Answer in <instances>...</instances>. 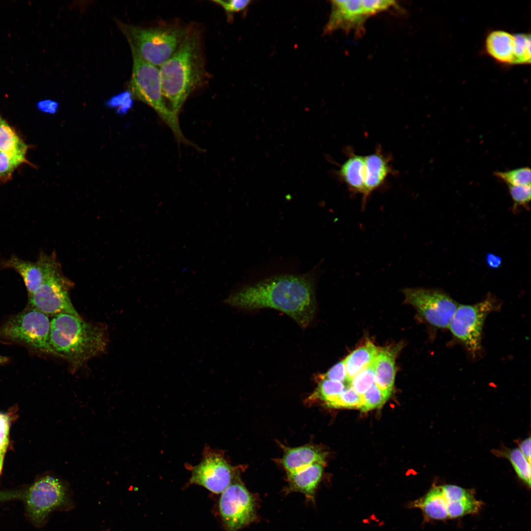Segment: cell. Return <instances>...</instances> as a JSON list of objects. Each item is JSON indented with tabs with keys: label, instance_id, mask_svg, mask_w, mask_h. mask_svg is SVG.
<instances>
[{
	"label": "cell",
	"instance_id": "2",
	"mask_svg": "<svg viewBox=\"0 0 531 531\" xmlns=\"http://www.w3.org/2000/svg\"><path fill=\"white\" fill-rule=\"evenodd\" d=\"M159 70L166 103L178 117L188 97L205 79L201 35L197 28L189 26L177 51Z\"/></svg>",
	"mask_w": 531,
	"mask_h": 531
},
{
	"label": "cell",
	"instance_id": "29",
	"mask_svg": "<svg viewBox=\"0 0 531 531\" xmlns=\"http://www.w3.org/2000/svg\"><path fill=\"white\" fill-rule=\"evenodd\" d=\"M514 37V59L513 64L531 63V35L518 33Z\"/></svg>",
	"mask_w": 531,
	"mask_h": 531
},
{
	"label": "cell",
	"instance_id": "3",
	"mask_svg": "<svg viewBox=\"0 0 531 531\" xmlns=\"http://www.w3.org/2000/svg\"><path fill=\"white\" fill-rule=\"evenodd\" d=\"M50 345L53 354L78 367L105 350L107 338L102 326L80 316L60 314L51 321Z\"/></svg>",
	"mask_w": 531,
	"mask_h": 531
},
{
	"label": "cell",
	"instance_id": "5",
	"mask_svg": "<svg viewBox=\"0 0 531 531\" xmlns=\"http://www.w3.org/2000/svg\"><path fill=\"white\" fill-rule=\"evenodd\" d=\"M130 48L133 59L130 81L132 94L155 111L171 129L178 143L192 145L183 135L178 117L173 113L166 103L159 68L143 59L132 46Z\"/></svg>",
	"mask_w": 531,
	"mask_h": 531
},
{
	"label": "cell",
	"instance_id": "8",
	"mask_svg": "<svg viewBox=\"0 0 531 531\" xmlns=\"http://www.w3.org/2000/svg\"><path fill=\"white\" fill-rule=\"evenodd\" d=\"M396 5L388 0H334L324 32L331 33L338 30L346 32L361 30L370 17L386 11Z\"/></svg>",
	"mask_w": 531,
	"mask_h": 531
},
{
	"label": "cell",
	"instance_id": "21",
	"mask_svg": "<svg viewBox=\"0 0 531 531\" xmlns=\"http://www.w3.org/2000/svg\"><path fill=\"white\" fill-rule=\"evenodd\" d=\"M340 177L350 188L355 192L364 194L365 175V157L353 154L341 166Z\"/></svg>",
	"mask_w": 531,
	"mask_h": 531
},
{
	"label": "cell",
	"instance_id": "19",
	"mask_svg": "<svg viewBox=\"0 0 531 531\" xmlns=\"http://www.w3.org/2000/svg\"><path fill=\"white\" fill-rule=\"evenodd\" d=\"M365 157L364 179L365 199L385 181L390 173L388 161L382 153L377 152Z\"/></svg>",
	"mask_w": 531,
	"mask_h": 531
},
{
	"label": "cell",
	"instance_id": "18",
	"mask_svg": "<svg viewBox=\"0 0 531 531\" xmlns=\"http://www.w3.org/2000/svg\"><path fill=\"white\" fill-rule=\"evenodd\" d=\"M485 49L488 54L497 61L513 64L514 59V37L503 30L490 32L485 41Z\"/></svg>",
	"mask_w": 531,
	"mask_h": 531
},
{
	"label": "cell",
	"instance_id": "23",
	"mask_svg": "<svg viewBox=\"0 0 531 531\" xmlns=\"http://www.w3.org/2000/svg\"><path fill=\"white\" fill-rule=\"evenodd\" d=\"M27 149L15 130L0 117V151L26 160Z\"/></svg>",
	"mask_w": 531,
	"mask_h": 531
},
{
	"label": "cell",
	"instance_id": "11",
	"mask_svg": "<svg viewBox=\"0 0 531 531\" xmlns=\"http://www.w3.org/2000/svg\"><path fill=\"white\" fill-rule=\"evenodd\" d=\"M219 505L228 531H238L256 519L255 499L238 477L221 493Z\"/></svg>",
	"mask_w": 531,
	"mask_h": 531
},
{
	"label": "cell",
	"instance_id": "20",
	"mask_svg": "<svg viewBox=\"0 0 531 531\" xmlns=\"http://www.w3.org/2000/svg\"><path fill=\"white\" fill-rule=\"evenodd\" d=\"M411 507L420 509L426 519H448L447 502L441 486H436L421 498L413 501Z\"/></svg>",
	"mask_w": 531,
	"mask_h": 531
},
{
	"label": "cell",
	"instance_id": "17",
	"mask_svg": "<svg viewBox=\"0 0 531 531\" xmlns=\"http://www.w3.org/2000/svg\"><path fill=\"white\" fill-rule=\"evenodd\" d=\"M324 464L316 463L299 471L287 473L289 489L302 493L307 499L313 501L315 490L323 475Z\"/></svg>",
	"mask_w": 531,
	"mask_h": 531
},
{
	"label": "cell",
	"instance_id": "9",
	"mask_svg": "<svg viewBox=\"0 0 531 531\" xmlns=\"http://www.w3.org/2000/svg\"><path fill=\"white\" fill-rule=\"evenodd\" d=\"M498 302L492 296L472 305H458L448 327L453 336L472 354L481 347L484 322L488 315L495 310Z\"/></svg>",
	"mask_w": 531,
	"mask_h": 531
},
{
	"label": "cell",
	"instance_id": "27",
	"mask_svg": "<svg viewBox=\"0 0 531 531\" xmlns=\"http://www.w3.org/2000/svg\"><path fill=\"white\" fill-rule=\"evenodd\" d=\"M390 395L379 388L375 384L361 395L362 406L360 410L366 412L382 407Z\"/></svg>",
	"mask_w": 531,
	"mask_h": 531
},
{
	"label": "cell",
	"instance_id": "25",
	"mask_svg": "<svg viewBox=\"0 0 531 531\" xmlns=\"http://www.w3.org/2000/svg\"><path fill=\"white\" fill-rule=\"evenodd\" d=\"M497 453L509 460L520 479L530 487L531 464L519 448L506 449Z\"/></svg>",
	"mask_w": 531,
	"mask_h": 531
},
{
	"label": "cell",
	"instance_id": "36",
	"mask_svg": "<svg viewBox=\"0 0 531 531\" xmlns=\"http://www.w3.org/2000/svg\"><path fill=\"white\" fill-rule=\"evenodd\" d=\"M9 427L8 417L0 413V455H4L8 445Z\"/></svg>",
	"mask_w": 531,
	"mask_h": 531
},
{
	"label": "cell",
	"instance_id": "7",
	"mask_svg": "<svg viewBox=\"0 0 531 531\" xmlns=\"http://www.w3.org/2000/svg\"><path fill=\"white\" fill-rule=\"evenodd\" d=\"M50 325L48 316L30 308L8 320L0 329V336L53 354L50 345Z\"/></svg>",
	"mask_w": 531,
	"mask_h": 531
},
{
	"label": "cell",
	"instance_id": "1",
	"mask_svg": "<svg viewBox=\"0 0 531 531\" xmlns=\"http://www.w3.org/2000/svg\"><path fill=\"white\" fill-rule=\"evenodd\" d=\"M314 269L305 273H281L236 289L223 300L241 310L269 308L282 311L307 327L316 310Z\"/></svg>",
	"mask_w": 531,
	"mask_h": 531
},
{
	"label": "cell",
	"instance_id": "34",
	"mask_svg": "<svg viewBox=\"0 0 531 531\" xmlns=\"http://www.w3.org/2000/svg\"><path fill=\"white\" fill-rule=\"evenodd\" d=\"M132 93L126 92L118 94L111 98L107 102L109 106L118 107V113L120 115L126 114L133 105Z\"/></svg>",
	"mask_w": 531,
	"mask_h": 531
},
{
	"label": "cell",
	"instance_id": "26",
	"mask_svg": "<svg viewBox=\"0 0 531 531\" xmlns=\"http://www.w3.org/2000/svg\"><path fill=\"white\" fill-rule=\"evenodd\" d=\"M494 174L507 186L531 184V170L528 167L506 171H497Z\"/></svg>",
	"mask_w": 531,
	"mask_h": 531
},
{
	"label": "cell",
	"instance_id": "24",
	"mask_svg": "<svg viewBox=\"0 0 531 531\" xmlns=\"http://www.w3.org/2000/svg\"><path fill=\"white\" fill-rule=\"evenodd\" d=\"M320 379L317 387L308 399L310 402L320 400L330 407L349 385L327 379Z\"/></svg>",
	"mask_w": 531,
	"mask_h": 531
},
{
	"label": "cell",
	"instance_id": "6",
	"mask_svg": "<svg viewBox=\"0 0 531 531\" xmlns=\"http://www.w3.org/2000/svg\"><path fill=\"white\" fill-rule=\"evenodd\" d=\"M66 496V488L61 481L47 475L24 489L0 492V501L20 500L24 504L29 520L39 527L43 525L53 510L64 503Z\"/></svg>",
	"mask_w": 531,
	"mask_h": 531
},
{
	"label": "cell",
	"instance_id": "38",
	"mask_svg": "<svg viewBox=\"0 0 531 531\" xmlns=\"http://www.w3.org/2000/svg\"><path fill=\"white\" fill-rule=\"evenodd\" d=\"M519 449L528 461L531 464V438L529 437L522 441L519 443Z\"/></svg>",
	"mask_w": 531,
	"mask_h": 531
},
{
	"label": "cell",
	"instance_id": "41",
	"mask_svg": "<svg viewBox=\"0 0 531 531\" xmlns=\"http://www.w3.org/2000/svg\"><path fill=\"white\" fill-rule=\"evenodd\" d=\"M7 361H8V358H7V357L3 356H2V355H0V364H1V363H3L6 362Z\"/></svg>",
	"mask_w": 531,
	"mask_h": 531
},
{
	"label": "cell",
	"instance_id": "16",
	"mask_svg": "<svg viewBox=\"0 0 531 531\" xmlns=\"http://www.w3.org/2000/svg\"><path fill=\"white\" fill-rule=\"evenodd\" d=\"M399 346L387 347L379 350L375 359V384L391 395L395 376V361Z\"/></svg>",
	"mask_w": 531,
	"mask_h": 531
},
{
	"label": "cell",
	"instance_id": "14",
	"mask_svg": "<svg viewBox=\"0 0 531 531\" xmlns=\"http://www.w3.org/2000/svg\"><path fill=\"white\" fill-rule=\"evenodd\" d=\"M0 268H11L21 276L28 295L35 292L43 283L60 269L53 255L41 253L35 262L22 260L13 255L0 261Z\"/></svg>",
	"mask_w": 531,
	"mask_h": 531
},
{
	"label": "cell",
	"instance_id": "15",
	"mask_svg": "<svg viewBox=\"0 0 531 531\" xmlns=\"http://www.w3.org/2000/svg\"><path fill=\"white\" fill-rule=\"evenodd\" d=\"M325 457L326 453L315 445L285 447L282 463L287 473H292L314 464H324Z\"/></svg>",
	"mask_w": 531,
	"mask_h": 531
},
{
	"label": "cell",
	"instance_id": "22",
	"mask_svg": "<svg viewBox=\"0 0 531 531\" xmlns=\"http://www.w3.org/2000/svg\"><path fill=\"white\" fill-rule=\"evenodd\" d=\"M379 350L373 343L368 342L354 351L344 359L349 385L358 373L374 361Z\"/></svg>",
	"mask_w": 531,
	"mask_h": 531
},
{
	"label": "cell",
	"instance_id": "40",
	"mask_svg": "<svg viewBox=\"0 0 531 531\" xmlns=\"http://www.w3.org/2000/svg\"><path fill=\"white\" fill-rule=\"evenodd\" d=\"M4 454L0 455V474L1 472L3 462Z\"/></svg>",
	"mask_w": 531,
	"mask_h": 531
},
{
	"label": "cell",
	"instance_id": "32",
	"mask_svg": "<svg viewBox=\"0 0 531 531\" xmlns=\"http://www.w3.org/2000/svg\"><path fill=\"white\" fill-rule=\"evenodd\" d=\"M509 192L513 202L514 209L518 206H527L531 201V184L520 186H508Z\"/></svg>",
	"mask_w": 531,
	"mask_h": 531
},
{
	"label": "cell",
	"instance_id": "13",
	"mask_svg": "<svg viewBox=\"0 0 531 531\" xmlns=\"http://www.w3.org/2000/svg\"><path fill=\"white\" fill-rule=\"evenodd\" d=\"M236 472L220 453L208 452L193 468L190 482L214 493H222L238 477Z\"/></svg>",
	"mask_w": 531,
	"mask_h": 531
},
{
	"label": "cell",
	"instance_id": "33",
	"mask_svg": "<svg viewBox=\"0 0 531 531\" xmlns=\"http://www.w3.org/2000/svg\"><path fill=\"white\" fill-rule=\"evenodd\" d=\"M220 6L224 10L229 20H232L233 15L247 8L252 2L249 0H212Z\"/></svg>",
	"mask_w": 531,
	"mask_h": 531
},
{
	"label": "cell",
	"instance_id": "37",
	"mask_svg": "<svg viewBox=\"0 0 531 531\" xmlns=\"http://www.w3.org/2000/svg\"><path fill=\"white\" fill-rule=\"evenodd\" d=\"M37 108L40 111L50 114H55L59 108V104L52 100H45L39 101L37 104Z\"/></svg>",
	"mask_w": 531,
	"mask_h": 531
},
{
	"label": "cell",
	"instance_id": "31",
	"mask_svg": "<svg viewBox=\"0 0 531 531\" xmlns=\"http://www.w3.org/2000/svg\"><path fill=\"white\" fill-rule=\"evenodd\" d=\"M24 163H28L27 160L0 151V181L10 180L15 169Z\"/></svg>",
	"mask_w": 531,
	"mask_h": 531
},
{
	"label": "cell",
	"instance_id": "39",
	"mask_svg": "<svg viewBox=\"0 0 531 531\" xmlns=\"http://www.w3.org/2000/svg\"><path fill=\"white\" fill-rule=\"evenodd\" d=\"M486 262L489 266L492 268L499 267L502 264V259L499 256L492 253L487 254L486 257Z\"/></svg>",
	"mask_w": 531,
	"mask_h": 531
},
{
	"label": "cell",
	"instance_id": "35",
	"mask_svg": "<svg viewBox=\"0 0 531 531\" xmlns=\"http://www.w3.org/2000/svg\"><path fill=\"white\" fill-rule=\"evenodd\" d=\"M320 376V378L344 383L349 385L347 383V372L344 360L336 364L326 373L324 375H321Z\"/></svg>",
	"mask_w": 531,
	"mask_h": 531
},
{
	"label": "cell",
	"instance_id": "4",
	"mask_svg": "<svg viewBox=\"0 0 531 531\" xmlns=\"http://www.w3.org/2000/svg\"><path fill=\"white\" fill-rule=\"evenodd\" d=\"M189 27L178 24H164L144 28L122 27L129 45L148 63L159 67L177 51Z\"/></svg>",
	"mask_w": 531,
	"mask_h": 531
},
{
	"label": "cell",
	"instance_id": "30",
	"mask_svg": "<svg viewBox=\"0 0 531 531\" xmlns=\"http://www.w3.org/2000/svg\"><path fill=\"white\" fill-rule=\"evenodd\" d=\"M361 406V395L357 393L351 386L348 385L330 407L360 409Z\"/></svg>",
	"mask_w": 531,
	"mask_h": 531
},
{
	"label": "cell",
	"instance_id": "28",
	"mask_svg": "<svg viewBox=\"0 0 531 531\" xmlns=\"http://www.w3.org/2000/svg\"><path fill=\"white\" fill-rule=\"evenodd\" d=\"M375 382L374 360L369 365L358 373L352 380L349 385L357 393L361 395L375 384Z\"/></svg>",
	"mask_w": 531,
	"mask_h": 531
},
{
	"label": "cell",
	"instance_id": "12",
	"mask_svg": "<svg viewBox=\"0 0 531 531\" xmlns=\"http://www.w3.org/2000/svg\"><path fill=\"white\" fill-rule=\"evenodd\" d=\"M68 284L59 270L35 292L28 295L29 304L47 316L69 314L79 316L69 298Z\"/></svg>",
	"mask_w": 531,
	"mask_h": 531
},
{
	"label": "cell",
	"instance_id": "10",
	"mask_svg": "<svg viewBox=\"0 0 531 531\" xmlns=\"http://www.w3.org/2000/svg\"><path fill=\"white\" fill-rule=\"evenodd\" d=\"M403 293L407 303L429 323L439 328L448 326L458 306L449 295L437 290L407 288Z\"/></svg>",
	"mask_w": 531,
	"mask_h": 531
}]
</instances>
